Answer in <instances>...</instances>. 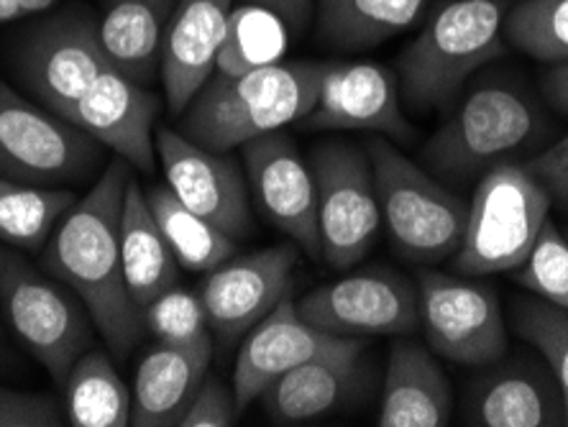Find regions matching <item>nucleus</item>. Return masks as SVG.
Listing matches in <instances>:
<instances>
[{
	"mask_svg": "<svg viewBox=\"0 0 568 427\" xmlns=\"http://www.w3.org/2000/svg\"><path fill=\"white\" fill-rule=\"evenodd\" d=\"M556 203L568 205V133L528 164Z\"/></svg>",
	"mask_w": 568,
	"mask_h": 427,
	"instance_id": "e433bc0d",
	"label": "nucleus"
},
{
	"mask_svg": "<svg viewBox=\"0 0 568 427\" xmlns=\"http://www.w3.org/2000/svg\"><path fill=\"white\" fill-rule=\"evenodd\" d=\"M3 356H6V343H3V333H0V364H3Z\"/></svg>",
	"mask_w": 568,
	"mask_h": 427,
	"instance_id": "a19ab883",
	"label": "nucleus"
},
{
	"mask_svg": "<svg viewBox=\"0 0 568 427\" xmlns=\"http://www.w3.org/2000/svg\"><path fill=\"white\" fill-rule=\"evenodd\" d=\"M382 221L405 256L415 262H440L462 248L469 205L420 166L397 152L387 139L369 144Z\"/></svg>",
	"mask_w": 568,
	"mask_h": 427,
	"instance_id": "39448f33",
	"label": "nucleus"
},
{
	"mask_svg": "<svg viewBox=\"0 0 568 427\" xmlns=\"http://www.w3.org/2000/svg\"><path fill=\"white\" fill-rule=\"evenodd\" d=\"M550 192L528 164L503 162L481 174L456 251L458 272L487 276L517 270L550 215Z\"/></svg>",
	"mask_w": 568,
	"mask_h": 427,
	"instance_id": "20e7f679",
	"label": "nucleus"
},
{
	"mask_svg": "<svg viewBox=\"0 0 568 427\" xmlns=\"http://www.w3.org/2000/svg\"><path fill=\"white\" fill-rule=\"evenodd\" d=\"M420 321L430 346L464 366L497 364L507 354V328L499 299L479 282L423 272L417 282Z\"/></svg>",
	"mask_w": 568,
	"mask_h": 427,
	"instance_id": "9b49d317",
	"label": "nucleus"
},
{
	"mask_svg": "<svg viewBox=\"0 0 568 427\" xmlns=\"http://www.w3.org/2000/svg\"><path fill=\"white\" fill-rule=\"evenodd\" d=\"M503 31L532 60L568 62V0H520L505 13Z\"/></svg>",
	"mask_w": 568,
	"mask_h": 427,
	"instance_id": "7c9ffc66",
	"label": "nucleus"
},
{
	"mask_svg": "<svg viewBox=\"0 0 568 427\" xmlns=\"http://www.w3.org/2000/svg\"><path fill=\"white\" fill-rule=\"evenodd\" d=\"M129 180V162L115 156L44 246V270L82 299L115 356H129L144 331V313L133 303L121 256Z\"/></svg>",
	"mask_w": 568,
	"mask_h": 427,
	"instance_id": "f257e3e1",
	"label": "nucleus"
},
{
	"mask_svg": "<svg viewBox=\"0 0 568 427\" xmlns=\"http://www.w3.org/2000/svg\"><path fill=\"white\" fill-rule=\"evenodd\" d=\"M307 323L336 336H403L420 321L417 289L405 276L384 270L348 274L295 299Z\"/></svg>",
	"mask_w": 568,
	"mask_h": 427,
	"instance_id": "f8f14e48",
	"label": "nucleus"
},
{
	"mask_svg": "<svg viewBox=\"0 0 568 427\" xmlns=\"http://www.w3.org/2000/svg\"><path fill=\"white\" fill-rule=\"evenodd\" d=\"M303 125L313 131H374L399 141L413 136L399 108L397 78L372 62L325 64L317 100Z\"/></svg>",
	"mask_w": 568,
	"mask_h": 427,
	"instance_id": "a211bd4d",
	"label": "nucleus"
},
{
	"mask_svg": "<svg viewBox=\"0 0 568 427\" xmlns=\"http://www.w3.org/2000/svg\"><path fill=\"white\" fill-rule=\"evenodd\" d=\"M213 346L149 350L136 368L131 392V425L170 427L180 425L187 405L207 376Z\"/></svg>",
	"mask_w": 568,
	"mask_h": 427,
	"instance_id": "5701e85b",
	"label": "nucleus"
},
{
	"mask_svg": "<svg viewBox=\"0 0 568 427\" xmlns=\"http://www.w3.org/2000/svg\"><path fill=\"white\" fill-rule=\"evenodd\" d=\"M57 0H0V23H13L47 13Z\"/></svg>",
	"mask_w": 568,
	"mask_h": 427,
	"instance_id": "58836bf2",
	"label": "nucleus"
},
{
	"mask_svg": "<svg viewBox=\"0 0 568 427\" xmlns=\"http://www.w3.org/2000/svg\"><path fill=\"white\" fill-rule=\"evenodd\" d=\"M313 174L321 258L333 270H348L369 254L382 223L372 159L354 146L328 144L315 152Z\"/></svg>",
	"mask_w": 568,
	"mask_h": 427,
	"instance_id": "9d476101",
	"label": "nucleus"
},
{
	"mask_svg": "<svg viewBox=\"0 0 568 427\" xmlns=\"http://www.w3.org/2000/svg\"><path fill=\"white\" fill-rule=\"evenodd\" d=\"M364 343L331 350L282 374L264 392V409L274 425H305L338 409L362 384Z\"/></svg>",
	"mask_w": 568,
	"mask_h": 427,
	"instance_id": "aec40b11",
	"label": "nucleus"
},
{
	"mask_svg": "<svg viewBox=\"0 0 568 427\" xmlns=\"http://www.w3.org/2000/svg\"><path fill=\"white\" fill-rule=\"evenodd\" d=\"M244 3H254V6H264L282 16L287 21L290 29H300L307 19V13L313 11V0H244Z\"/></svg>",
	"mask_w": 568,
	"mask_h": 427,
	"instance_id": "4c0bfd02",
	"label": "nucleus"
},
{
	"mask_svg": "<svg viewBox=\"0 0 568 427\" xmlns=\"http://www.w3.org/2000/svg\"><path fill=\"white\" fill-rule=\"evenodd\" d=\"M78 197L70 190L0 177V244L39 251L47 246Z\"/></svg>",
	"mask_w": 568,
	"mask_h": 427,
	"instance_id": "cd10ccee",
	"label": "nucleus"
},
{
	"mask_svg": "<svg viewBox=\"0 0 568 427\" xmlns=\"http://www.w3.org/2000/svg\"><path fill=\"white\" fill-rule=\"evenodd\" d=\"M62 420L57 399L0 387V427H60Z\"/></svg>",
	"mask_w": 568,
	"mask_h": 427,
	"instance_id": "c9c22d12",
	"label": "nucleus"
},
{
	"mask_svg": "<svg viewBox=\"0 0 568 427\" xmlns=\"http://www.w3.org/2000/svg\"><path fill=\"white\" fill-rule=\"evenodd\" d=\"M517 282L546 303L568 309V238L550 217L542 223L528 258L517 266Z\"/></svg>",
	"mask_w": 568,
	"mask_h": 427,
	"instance_id": "72a5a7b5",
	"label": "nucleus"
},
{
	"mask_svg": "<svg viewBox=\"0 0 568 427\" xmlns=\"http://www.w3.org/2000/svg\"><path fill=\"white\" fill-rule=\"evenodd\" d=\"M100 146L90 133L0 80V177L44 187L85 180L98 170Z\"/></svg>",
	"mask_w": 568,
	"mask_h": 427,
	"instance_id": "1a4fd4ad",
	"label": "nucleus"
},
{
	"mask_svg": "<svg viewBox=\"0 0 568 427\" xmlns=\"http://www.w3.org/2000/svg\"><path fill=\"white\" fill-rule=\"evenodd\" d=\"M499 0H450L440 6L399 57L403 95L415 111L446 108L466 80L505 52Z\"/></svg>",
	"mask_w": 568,
	"mask_h": 427,
	"instance_id": "7ed1b4c3",
	"label": "nucleus"
},
{
	"mask_svg": "<svg viewBox=\"0 0 568 427\" xmlns=\"http://www.w3.org/2000/svg\"><path fill=\"white\" fill-rule=\"evenodd\" d=\"M540 131V113L523 92L484 85L464 100L425 146V156L440 174L469 180L507 162Z\"/></svg>",
	"mask_w": 568,
	"mask_h": 427,
	"instance_id": "6e6552de",
	"label": "nucleus"
},
{
	"mask_svg": "<svg viewBox=\"0 0 568 427\" xmlns=\"http://www.w3.org/2000/svg\"><path fill=\"white\" fill-rule=\"evenodd\" d=\"M313 6L325 44L358 52L410 29L428 0H313Z\"/></svg>",
	"mask_w": 568,
	"mask_h": 427,
	"instance_id": "a878e982",
	"label": "nucleus"
},
{
	"mask_svg": "<svg viewBox=\"0 0 568 427\" xmlns=\"http://www.w3.org/2000/svg\"><path fill=\"white\" fill-rule=\"evenodd\" d=\"M515 328L546 358L561 387L568 417V309L546 299H520L515 307Z\"/></svg>",
	"mask_w": 568,
	"mask_h": 427,
	"instance_id": "473e14b6",
	"label": "nucleus"
},
{
	"mask_svg": "<svg viewBox=\"0 0 568 427\" xmlns=\"http://www.w3.org/2000/svg\"><path fill=\"white\" fill-rule=\"evenodd\" d=\"M566 238H568V233H566Z\"/></svg>",
	"mask_w": 568,
	"mask_h": 427,
	"instance_id": "79ce46f5",
	"label": "nucleus"
},
{
	"mask_svg": "<svg viewBox=\"0 0 568 427\" xmlns=\"http://www.w3.org/2000/svg\"><path fill=\"white\" fill-rule=\"evenodd\" d=\"M159 105H162L159 98L141 82H133L115 70H105L67 108L62 119L90 133L98 144L113 149L131 166L152 174Z\"/></svg>",
	"mask_w": 568,
	"mask_h": 427,
	"instance_id": "dca6fc26",
	"label": "nucleus"
},
{
	"mask_svg": "<svg viewBox=\"0 0 568 427\" xmlns=\"http://www.w3.org/2000/svg\"><path fill=\"white\" fill-rule=\"evenodd\" d=\"M233 0H178L162 47V85L172 115L192 103L219 70Z\"/></svg>",
	"mask_w": 568,
	"mask_h": 427,
	"instance_id": "6ab92c4d",
	"label": "nucleus"
},
{
	"mask_svg": "<svg viewBox=\"0 0 568 427\" xmlns=\"http://www.w3.org/2000/svg\"><path fill=\"white\" fill-rule=\"evenodd\" d=\"M358 338L336 336L307 323L297 313V303L284 297L264 321H258L244 336L233 368V392L241 409L264 395L282 374L321 354L354 346Z\"/></svg>",
	"mask_w": 568,
	"mask_h": 427,
	"instance_id": "f3484780",
	"label": "nucleus"
},
{
	"mask_svg": "<svg viewBox=\"0 0 568 427\" xmlns=\"http://www.w3.org/2000/svg\"><path fill=\"white\" fill-rule=\"evenodd\" d=\"M156 156L166 187L182 200V205L219 225L233 241L252 233L248 187L231 159L172 129L156 131Z\"/></svg>",
	"mask_w": 568,
	"mask_h": 427,
	"instance_id": "ddd939ff",
	"label": "nucleus"
},
{
	"mask_svg": "<svg viewBox=\"0 0 568 427\" xmlns=\"http://www.w3.org/2000/svg\"><path fill=\"white\" fill-rule=\"evenodd\" d=\"M241 405L233 387H225L221 379L205 376L195 397L182 415L180 427H231L236 425Z\"/></svg>",
	"mask_w": 568,
	"mask_h": 427,
	"instance_id": "f704fd0d",
	"label": "nucleus"
},
{
	"mask_svg": "<svg viewBox=\"0 0 568 427\" xmlns=\"http://www.w3.org/2000/svg\"><path fill=\"white\" fill-rule=\"evenodd\" d=\"M144 325L162 346L205 348L213 346L211 321L203 297L174 284L144 307Z\"/></svg>",
	"mask_w": 568,
	"mask_h": 427,
	"instance_id": "2f4dec72",
	"label": "nucleus"
},
{
	"mask_svg": "<svg viewBox=\"0 0 568 427\" xmlns=\"http://www.w3.org/2000/svg\"><path fill=\"white\" fill-rule=\"evenodd\" d=\"M290 44L287 21L270 8L241 3L231 11L229 33L219 54V72L241 74L282 62Z\"/></svg>",
	"mask_w": 568,
	"mask_h": 427,
	"instance_id": "c756f323",
	"label": "nucleus"
},
{
	"mask_svg": "<svg viewBox=\"0 0 568 427\" xmlns=\"http://www.w3.org/2000/svg\"><path fill=\"white\" fill-rule=\"evenodd\" d=\"M295 264V246H274L239 258L231 256L207 272L200 297L211 328L223 340L246 336L284 297H290Z\"/></svg>",
	"mask_w": 568,
	"mask_h": 427,
	"instance_id": "4468645a",
	"label": "nucleus"
},
{
	"mask_svg": "<svg viewBox=\"0 0 568 427\" xmlns=\"http://www.w3.org/2000/svg\"><path fill=\"white\" fill-rule=\"evenodd\" d=\"M121 256L129 292L141 313L180 279V262L166 244L149 207L146 192L139 187L136 180H129L126 200H123Z\"/></svg>",
	"mask_w": 568,
	"mask_h": 427,
	"instance_id": "393cba45",
	"label": "nucleus"
},
{
	"mask_svg": "<svg viewBox=\"0 0 568 427\" xmlns=\"http://www.w3.org/2000/svg\"><path fill=\"white\" fill-rule=\"evenodd\" d=\"M542 90L558 111L568 113V62L554 64V70L542 78Z\"/></svg>",
	"mask_w": 568,
	"mask_h": 427,
	"instance_id": "ea45409f",
	"label": "nucleus"
},
{
	"mask_svg": "<svg viewBox=\"0 0 568 427\" xmlns=\"http://www.w3.org/2000/svg\"><path fill=\"white\" fill-rule=\"evenodd\" d=\"M256 203L311 258H321L315 174L282 131L241 146Z\"/></svg>",
	"mask_w": 568,
	"mask_h": 427,
	"instance_id": "2eb2a0df",
	"label": "nucleus"
},
{
	"mask_svg": "<svg viewBox=\"0 0 568 427\" xmlns=\"http://www.w3.org/2000/svg\"><path fill=\"white\" fill-rule=\"evenodd\" d=\"M174 6L178 0H105L98 37L111 70L141 85L154 80Z\"/></svg>",
	"mask_w": 568,
	"mask_h": 427,
	"instance_id": "b1692460",
	"label": "nucleus"
},
{
	"mask_svg": "<svg viewBox=\"0 0 568 427\" xmlns=\"http://www.w3.org/2000/svg\"><path fill=\"white\" fill-rule=\"evenodd\" d=\"M64 420L72 427L131 425V389L100 350L82 354L62 382Z\"/></svg>",
	"mask_w": 568,
	"mask_h": 427,
	"instance_id": "bb28decb",
	"label": "nucleus"
},
{
	"mask_svg": "<svg viewBox=\"0 0 568 427\" xmlns=\"http://www.w3.org/2000/svg\"><path fill=\"white\" fill-rule=\"evenodd\" d=\"M454 413V392L428 350L415 343L392 348L377 425L443 427Z\"/></svg>",
	"mask_w": 568,
	"mask_h": 427,
	"instance_id": "4be33fe9",
	"label": "nucleus"
},
{
	"mask_svg": "<svg viewBox=\"0 0 568 427\" xmlns=\"http://www.w3.org/2000/svg\"><path fill=\"white\" fill-rule=\"evenodd\" d=\"M0 305L8 323L57 384L93 343V317L60 279H49L19 248L0 244Z\"/></svg>",
	"mask_w": 568,
	"mask_h": 427,
	"instance_id": "423d86ee",
	"label": "nucleus"
},
{
	"mask_svg": "<svg viewBox=\"0 0 568 427\" xmlns=\"http://www.w3.org/2000/svg\"><path fill=\"white\" fill-rule=\"evenodd\" d=\"M146 200L180 266L207 274L236 254V241L223 233L219 225L182 205V200L170 187L156 184L146 192Z\"/></svg>",
	"mask_w": 568,
	"mask_h": 427,
	"instance_id": "c85d7f7f",
	"label": "nucleus"
},
{
	"mask_svg": "<svg viewBox=\"0 0 568 427\" xmlns=\"http://www.w3.org/2000/svg\"><path fill=\"white\" fill-rule=\"evenodd\" d=\"M469 425L556 427L566 425V405L556 376L528 362L499 366L476 384Z\"/></svg>",
	"mask_w": 568,
	"mask_h": 427,
	"instance_id": "412c9836",
	"label": "nucleus"
},
{
	"mask_svg": "<svg viewBox=\"0 0 568 427\" xmlns=\"http://www.w3.org/2000/svg\"><path fill=\"white\" fill-rule=\"evenodd\" d=\"M8 60L21 85L57 115L111 70L100 47L98 16L85 6H67L29 23L13 39Z\"/></svg>",
	"mask_w": 568,
	"mask_h": 427,
	"instance_id": "0eeeda50",
	"label": "nucleus"
},
{
	"mask_svg": "<svg viewBox=\"0 0 568 427\" xmlns=\"http://www.w3.org/2000/svg\"><path fill=\"white\" fill-rule=\"evenodd\" d=\"M325 64L277 62L241 74L219 72L180 115V133L225 154L313 111Z\"/></svg>",
	"mask_w": 568,
	"mask_h": 427,
	"instance_id": "f03ea898",
	"label": "nucleus"
}]
</instances>
